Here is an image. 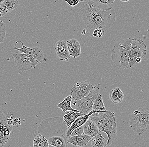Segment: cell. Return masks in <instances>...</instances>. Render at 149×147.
<instances>
[{"label": "cell", "instance_id": "10", "mask_svg": "<svg viewBox=\"0 0 149 147\" xmlns=\"http://www.w3.org/2000/svg\"><path fill=\"white\" fill-rule=\"evenodd\" d=\"M114 0H92L86 1L85 3L89 8H95L101 11H110L113 9Z\"/></svg>", "mask_w": 149, "mask_h": 147}, {"label": "cell", "instance_id": "18", "mask_svg": "<svg viewBox=\"0 0 149 147\" xmlns=\"http://www.w3.org/2000/svg\"><path fill=\"white\" fill-rule=\"evenodd\" d=\"M81 116H84V115L80 112L69 111L67 114L64 115L63 119L65 125L68 128L70 127L71 125L77 118Z\"/></svg>", "mask_w": 149, "mask_h": 147}, {"label": "cell", "instance_id": "3", "mask_svg": "<svg viewBox=\"0 0 149 147\" xmlns=\"http://www.w3.org/2000/svg\"><path fill=\"white\" fill-rule=\"evenodd\" d=\"M131 38L121 39L111 50L112 61L116 67L124 69L128 68L130 56Z\"/></svg>", "mask_w": 149, "mask_h": 147}, {"label": "cell", "instance_id": "32", "mask_svg": "<svg viewBox=\"0 0 149 147\" xmlns=\"http://www.w3.org/2000/svg\"><path fill=\"white\" fill-rule=\"evenodd\" d=\"M56 147L54 146H51V145H49V147Z\"/></svg>", "mask_w": 149, "mask_h": 147}, {"label": "cell", "instance_id": "27", "mask_svg": "<svg viewBox=\"0 0 149 147\" xmlns=\"http://www.w3.org/2000/svg\"><path fill=\"white\" fill-rule=\"evenodd\" d=\"M9 139V137L6 136L0 132V146H3Z\"/></svg>", "mask_w": 149, "mask_h": 147}, {"label": "cell", "instance_id": "28", "mask_svg": "<svg viewBox=\"0 0 149 147\" xmlns=\"http://www.w3.org/2000/svg\"><path fill=\"white\" fill-rule=\"evenodd\" d=\"M65 1L69 4L70 6L72 7H74L77 4H79V3L82 2H85L86 1H79V0H70V1Z\"/></svg>", "mask_w": 149, "mask_h": 147}, {"label": "cell", "instance_id": "23", "mask_svg": "<svg viewBox=\"0 0 149 147\" xmlns=\"http://www.w3.org/2000/svg\"><path fill=\"white\" fill-rule=\"evenodd\" d=\"M92 110L100 111H107L106 107L103 103L102 95L99 93L97 96L92 107Z\"/></svg>", "mask_w": 149, "mask_h": 147}, {"label": "cell", "instance_id": "20", "mask_svg": "<svg viewBox=\"0 0 149 147\" xmlns=\"http://www.w3.org/2000/svg\"><path fill=\"white\" fill-rule=\"evenodd\" d=\"M91 140L93 147H106L107 146V140L100 133L92 137Z\"/></svg>", "mask_w": 149, "mask_h": 147}, {"label": "cell", "instance_id": "26", "mask_svg": "<svg viewBox=\"0 0 149 147\" xmlns=\"http://www.w3.org/2000/svg\"><path fill=\"white\" fill-rule=\"evenodd\" d=\"M84 134L83 127L82 126H80L79 128H76L72 131L70 135V137L82 135Z\"/></svg>", "mask_w": 149, "mask_h": 147}, {"label": "cell", "instance_id": "16", "mask_svg": "<svg viewBox=\"0 0 149 147\" xmlns=\"http://www.w3.org/2000/svg\"><path fill=\"white\" fill-rule=\"evenodd\" d=\"M83 127L84 134L92 137L97 134L99 132L96 124L89 118L83 125Z\"/></svg>", "mask_w": 149, "mask_h": 147}, {"label": "cell", "instance_id": "19", "mask_svg": "<svg viewBox=\"0 0 149 147\" xmlns=\"http://www.w3.org/2000/svg\"><path fill=\"white\" fill-rule=\"evenodd\" d=\"M72 100V96L71 95H70L65 98V99L62 102L58 105V107L62 110L63 112H65L67 111H73L74 112H79V111L72 108L71 105Z\"/></svg>", "mask_w": 149, "mask_h": 147}, {"label": "cell", "instance_id": "21", "mask_svg": "<svg viewBox=\"0 0 149 147\" xmlns=\"http://www.w3.org/2000/svg\"><path fill=\"white\" fill-rule=\"evenodd\" d=\"M49 145L56 147H67L64 138L61 136H54L47 139Z\"/></svg>", "mask_w": 149, "mask_h": 147}, {"label": "cell", "instance_id": "6", "mask_svg": "<svg viewBox=\"0 0 149 147\" xmlns=\"http://www.w3.org/2000/svg\"><path fill=\"white\" fill-rule=\"evenodd\" d=\"M147 47L143 40L140 38H136L131 40L130 48V56L128 68L134 67L136 64V59L140 58L141 59L146 56Z\"/></svg>", "mask_w": 149, "mask_h": 147}, {"label": "cell", "instance_id": "5", "mask_svg": "<svg viewBox=\"0 0 149 147\" xmlns=\"http://www.w3.org/2000/svg\"><path fill=\"white\" fill-rule=\"evenodd\" d=\"M101 84H99L93 86V89L88 94L81 100L74 101L72 105L75 106L77 110L84 115L87 114L92 110L94 101L97 96L100 93Z\"/></svg>", "mask_w": 149, "mask_h": 147}, {"label": "cell", "instance_id": "8", "mask_svg": "<svg viewBox=\"0 0 149 147\" xmlns=\"http://www.w3.org/2000/svg\"><path fill=\"white\" fill-rule=\"evenodd\" d=\"M93 85L87 81L77 83L71 90V96L72 100L77 101L88 94L93 89Z\"/></svg>", "mask_w": 149, "mask_h": 147}, {"label": "cell", "instance_id": "4", "mask_svg": "<svg viewBox=\"0 0 149 147\" xmlns=\"http://www.w3.org/2000/svg\"><path fill=\"white\" fill-rule=\"evenodd\" d=\"M130 127L139 136L149 132V114L148 108H141L128 115Z\"/></svg>", "mask_w": 149, "mask_h": 147}, {"label": "cell", "instance_id": "30", "mask_svg": "<svg viewBox=\"0 0 149 147\" xmlns=\"http://www.w3.org/2000/svg\"><path fill=\"white\" fill-rule=\"evenodd\" d=\"M3 0H0V6H1V3H2L3 2Z\"/></svg>", "mask_w": 149, "mask_h": 147}, {"label": "cell", "instance_id": "29", "mask_svg": "<svg viewBox=\"0 0 149 147\" xmlns=\"http://www.w3.org/2000/svg\"><path fill=\"white\" fill-rule=\"evenodd\" d=\"M141 59L140 58H137L136 59V63H140L141 61Z\"/></svg>", "mask_w": 149, "mask_h": 147}, {"label": "cell", "instance_id": "9", "mask_svg": "<svg viewBox=\"0 0 149 147\" xmlns=\"http://www.w3.org/2000/svg\"><path fill=\"white\" fill-rule=\"evenodd\" d=\"M20 42L22 44V47L19 48L16 47V44H15L14 49L19 51V52L23 53L29 56L32 58L38 64L42 63L43 61L44 54L42 49L39 47H29L24 45L21 41L16 42L15 43Z\"/></svg>", "mask_w": 149, "mask_h": 147}, {"label": "cell", "instance_id": "22", "mask_svg": "<svg viewBox=\"0 0 149 147\" xmlns=\"http://www.w3.org/2000/svg\"><path fill=\"white\" fill-rule=\"evenodd\" d=\"M49 145L47 139L41 134L37 135L33 140V147H48Z\"/></svg>", "mask_w": 149, "mask_h": 147}, {"label": "cell", "instance_id": "31", "mask_svg": "<svg viewBox=\"0 0 149 147\" xmlns=\"http://www.w3.org/2000/svg\"><path fill=\"white\" fill-rule=\"evenodd\" d=\"M122 1V2H126L128 1Z\"/></svg>", "mask_w": 149, "mask_h": 147}, {"label": "cell", "instance_id": "14", "mask_svg": "<svg viewBox=\"0 0 149 147\" xmlns=\"http://www.w3.org/2000/svg\"><path fill=\"white\" fill-rule=\"evenodd\" d=\"M92 137L86 134L70 137L66 139V142L74 146L85 147L88 144Z\"/></svg>", "mask_w": 149, "mask_h": 147}, {"label": "cell", "instance_id": "13", "mask_svg": "<svg viewBox=\"0 0 149 147\" xmlns=\"http://www.w3.org/2000/svg\"><path fill=\"white\" fill-rule=\"evenodd\" d=\"M70 56L74 58L79 57L81 54V49L80 43L76 39H70L66 41Z\"/></svg>", "mask_w": 149, "mask_h": 147}, {"label": "cell", "instance_id": "11", "mask_svg": "<svg viewBox=\"0 0 149 147\" xmlns=\"http://www.w3.org/2000/svg\"><path fill=\"white\" fill-rule=\"evenodd\" d=\"M56 55L58 58L62 61L68 62L70 59L69 53L67 47L66 41L63 40H59L56 44Z\"/></svg>", "mask_w": 149, "mask_h": 147}, {"label": "cell", "instance_id": "15", "mask_svg": "<svg viewBox=\"0 0 149 147\" xmlns=\"http://www.w3.org/2000/svg\"><path fill=\"white\" fill-rule=\"evenodd\" d=\"M18 1L3 0L0 6V17L4 16L8 13L16 9L19 5Z\"/></svg>", "mask_w": 149, "mask_h": 147}, {"label": "cell", "instance_id": "12", "mask_svg": "<svg viewBox=\"0 0 149 147\" xmlns=\"http://www.w3.org/2000/svg\"><path fill=\"white\" fill-rule=\"evenodd\" d=\"M103 111H105L92 110L88 114L84 115V116H80L79 118H77L71 125L70 127L68 128L66 131V132H65V138L67 139L70 137V135L72 131L76 128H79L80 126H82L88 120L89 116H91L94 113H97V112H103Z\"/></svg>", "mask_w": 149, "mask_h": 147}, {"label": "cell", "instance_id": "24", "mask_svg": "<svg viewBox=\"0 0 149 147\" xmlns=\"http://www.w3.org/2000/svg\"><path fill=\"white\" fill-rule=\"evenodd\" d=\"M6 35V26L3 21L0 20V44L3 41Z\"/></svg>", "mask_w": 149, "mask_h": 147}, {"label": "cell", "instance_id": "1", "mask_svg": "<svg viewBox=\"0 0 149 147\" xmlns=\"http://www.w3.org/2000/svg\"><path fill=\"white\" fill-rule=\"evenodd\" d=\"M74 20L77 29L84 35L86 31L101 27L109 28L116 21V14L113 10L108 12L89 8L86 4L76 11Z\"/></svg>", "mask_w": 149, "mask_h": 147}, {"label": "cell", "instance_id": "17", "mask_svg": "<svg viewBox=\"0 0 149 147\" xmlns=\"http://www.w3.org/2000/svg\"><path fill=\"white\" fill-rule=\"evenodd\" d=\"M124 98V95L119 87H115L110 91V99L114 104L120 103L123 100Z\"/></svg>", "mask_w": 149, "mask_h": 147}, {"label": "cell", "instance_id": "25", "mask_svg": "<svg viewBox=\"0 0 149 147\" xmlns=\"http://www.w3.org/2000/svg\"><path fill=\"white\" fill-rule=\"evenodd\" d=\"M104 30L102 28L99 27L95 29L93 32V36L97 38H101L104 36Z\"/></svg>", "mask_w": 149, "mask_h": 147}, {"label": "cell", "instance_id": "7", "mask_svg": "<svg viewBox=\"0 0 149 147\" xmlns=\"http://www.w3.org/2000/svg\"><path fill=\"white\" fill-rule=\"evenodd\" d=\"M15 65L19 70L28 71L34 68L38 65L32 58L23 53L16 52L13 54Z\"/></svg>", "mask_w": 149, "mask_h": 147}, {"label": "cell", "instance_id": "2", "mask_svg": "<svg viewBox=\"0 0 149 147\" xmlns=\"http://www.w3.org/2000/svg\"><path fill=\"white\" fill-rule=\"evenodd\" d=\"M88 118L96 124L99 131L107 134L108 138L107 146H110L116 139L117 134L116 119L114 114L107 110L94 113Z\"/></svg>", "mask_w": 149, "mask_h": 147}]
</instances>
